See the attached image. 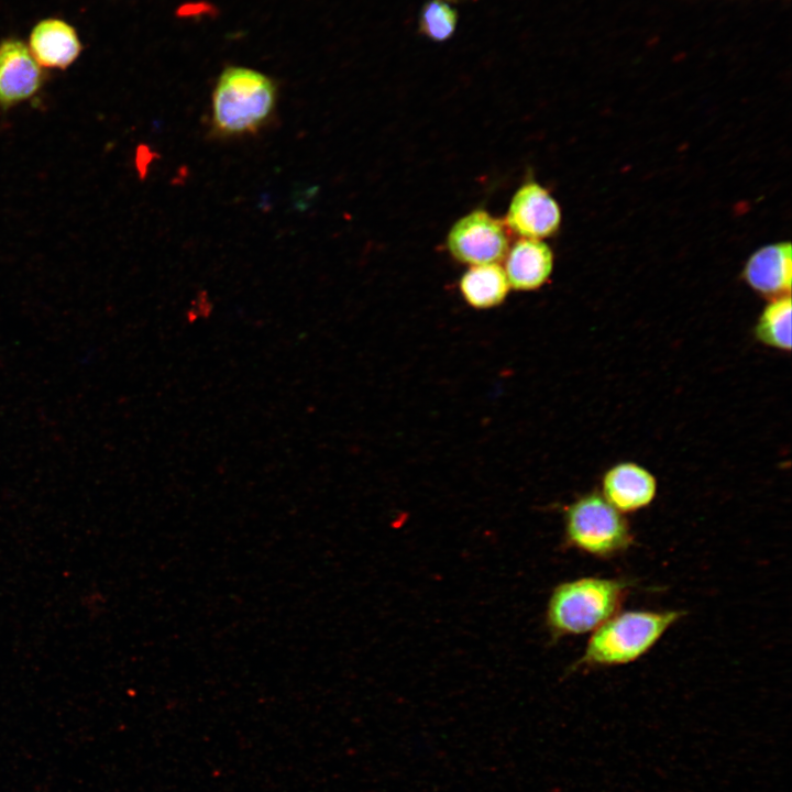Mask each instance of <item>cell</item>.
<instances>
[{
    "label": "cell",
    "mask_w": 792,
    "mask_h": 792,
    "mask_svg": "<svg viewBox=\"0 0 792 792\" xmlns=\"http://www.w3.org/2000/svg\"><path fill=\"white\" fill-rule=\"evenodd\" d=\"M631 588V582L619 578L582 576L559 583L546 609L551 640L594 631L622 610Z\"/></svg>",
    "instance_id": "6da1fadb"
},
{
    "label": "cell",
    "mask_w": 792,
    "mask_h": 792,
    "mask_svg": "<svg viewBox=\"0 0 792 792\" xmlns=\"http://www.w3.org/2000/svg\"><path fill=\"white\" fill-rule=\"evenodd\" d=\"M685 615L680 609L618 612L592 631L570 671L632 663L647 654Z\"/></svg>",
    "instance_id": "7a4b0ae2"
},
{
    "label": "cell",
    "mask_w": 792,
    "mask_h": 792,
    "mask_svg": "<svg viewBox=\"0 0 792 792\" xmlns=\"http://www.w3.org/2000/svg\"><path fill=\"white\" fill-rule=\"evenodd\" d=\"M276 101V86L266 75L240 66L226 68L212 92L211 135L255 134L272 121Z\"/></svg>",
    "instance_id": "3957f363"
},
{
    "label": "cell",
    "mask_w": 792,
    "mask_h": 792,
    "mask_svg": "<svg viewBox=\"0 0 792 792\" xmlns=\"http://www.w3.org/2000/svg\"><path fill=\"white\" fill-rule=\"evenodd\" d=\"M564 546L607 560L625 553L635 540L630 524L600 492H588L563 513Z\"/></svg>",
    "instance_id": "277c9868"
},
{
    "label": "cell",
    "mask_w": 792,
    "mask_h": 792,
    "mask_svg": "<svg viewBox=\"0 0 792 792\" xmlns=\"http://www.w3.org/2000/svg\"><path fill=\"white\" fill-rule=\"evenodd\" d=\"M448 249L464 264L497 263L508 251V237L502 221L484 210H474L451 228Z\"/></svg>",
    "instance_id": "5b68a950"
},
{
    "label": "cell",
    "mask_w": 792,
    "mask_h": 792,
    "mask_svg": "<svg viewBox=\"0 0 792 792\" xmlns=\"http://www.w3.org/2000/svg\"><path fill=\"white\" fill-rule=\"evenodd\" d=\"M505 220L522 238L541 239L559 229L561 210L546 188L527 183L514 195Z\"/></svg>",
    "instance_id": "8992f818"
},
{
    "label": "cell",
    "mask_w": 792,
    "mask_h": 792,
    "mask_svg": "<svg viewBox=\"0 0 792 792\" xmlns=\"http://www.w3.org/2000/svg\"><path fill=\"white\" fill-rule=\"evenodd\" d=\"M600 493L619 513L632 514L652 504L658 494V481L646 466L623 461L604 472Z\"/></svg>",
    "instance_id": "52a82bcc"
},
{
    "label": "cell",
    "mask_w": 792,
    "mask_h": 792,
    "mask_svg": "<svg viewBox=\"0 0 792 792\" xmlns=\"http://www.w3.org/2000/svg\"><path fill=\"white\" fill-rule=\"evenodd\" d=\"M42 72L28 46L19 40L0 43V105L12 106L34 95Z\"/></svg>",
    "instance_id": "ba28073f"
},
{
    "label": "cell",
    "mask_w": 792,
    "mask_h": 792,
    "mask_svg": "<svg viewBox=\"0 0 792 792\" xmlns=\"http://www.w3.org/2000/svg\"><path fill=\"white\" fill-rule=\"evenodd\" d=\"M743 275L750 288L769 299L791 295L790 242L770 244L756 251L747 261Z\"/></svg>",
    "instance_id": "9c48e42d"
},
{
    "label": "cell",
    "mask_w": 792,
    "mask_h": 792,
    "mask_svg": "<svg viewBox=\"0 0 792 792\" xmlns=\"http://www.w3.org/2000/svg\"><path fill=\"white\" fill-rule=\"evenodd\" d=\"M552 268L551 249L539 239L522 238L507 255L504 271L514 289L534 290L548 280Z\"/></svg>",
    "instance_id": "30bf717a"
},
{
    "label": "cell",
    "mask_w": 792,
    "mask_h": 792,
    "mask_svg": "<svg viewBox=\"0 0 792 792\" xmlns=\"http://www.w3.org/2000/svg\"><path fill=\"white\" fill-rule=\"evenodd\" d=\"M81 44L75 29L63 20L45 19L30 35V52L45 67L66 68L80 54Z\"/></svg>",
    "instance_id": "8fae6325"
},
{
    "label": "cell",
    "mask_w": 792,
    "mask_h": 792,
    "mask_svg": "<svg viewBox=\"0 0 792 792\" xmlns=\"http://www.w3.org/2000/svg\"><path fill=\"white\" fill-rule=\"evenodd\" d=\"M460 293L473 308L487 309L501 305L509 290L504 268L497 263L473 265L461 277Z\"/></svg>",
    "instance_id": "7c38bea8"
},
{
    "label": "cell",
    "mask_w": 792,
    "mask_h": 792,
    "mask_svg": "<svg viewBox=\"0 0 792 792\" xmlns=\"http://www.w3.org/2000/svg\"><path fill=\"white\" fill-rule=\"evenodd\" d=\"M791 312V295L770 299L754 327L755 338L769 348L790 352Z\"/></svg>",
    "instance_id": "4fadbf2b"
},
{
    "label": "cell",
    "mask_w": 792,
    "mask_h": 792,
    "mask_svg": "<svg viewBox=\"0 0 792 792\" xmlns=\"http://www.w3.org/2000/svg\"><path fill=\"white\" fill-rule=\"evenodd\" d=\"M455 10L443 0H430L421 11V31L437 42L448 40L457 26Z\"/></svg>",
    "instance_id": "5bb4252c"
}]
</instances>
